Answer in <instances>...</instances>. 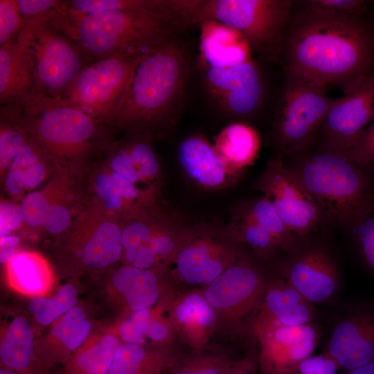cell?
I'll return each mask as SVG.
<instances>
[{"label": "cell", "mask_w": 374, "mask_h": 374, "mask_svg": "<svg viewBox=\"0 0 374 374\" xmlns=\"http://www.w3.org/2000/svg\"><path fill=\"white\" fill-rule=\"evenodd\" d=\"M373 39L359 17L306 6L292 15L283 50L286 70L325 85L368 75Z\"/></svg>", "instance_id": "1"}, {"label": "cell", "mask_w": 374, "mask_h": 374, "mask_svg": "<svg viewBox=\"0 0 374 374\" xmlns=\"http://www.w3.org/2000/svg\"><path fill=\"white\" fill-rule=\"evenodd\" d=\"M286 157L291 161L284 163L314 199L324 220L352 231L374 210V173L321 136L317 141L315 135Z\"/></svg>", "instance_id": "2"}, {"label": "cell", "mask_w": 374, "mask_h": 374, "mask_svg": "<svg viewBox=\"0 0 374 374\" xmlns=\"http://www.w3.org/2000/svg\"><path fill=\"white\" fill-rule=\"evenodd\" d=\"M187 65L186 48L175 37L145 54L107 125L110 134L116 130L151 134L172 117L183 96Z\"/></svg>", "instance_id": "3"}, {"label": "cell", "mask_w": 374, "mask_h": 374, "mask_svg": "<svg viewBox=\"0 0 374 374\" xmlns=\"http://www.w3.org/2000/svg\"><path fill=\"white\" fill-rule=\"evenodd\" d=\"M68 16L71 37L94 61L146 54L187 27L175 15L143 10L79 13L68 10Z\"/></svg>", "instance_id": "4"}, {"label": "cell", "mask_w": 374, "mask_h": 374, "mask_svg": "<svg viewBox=\"0 0 374 374\" xmlns=\"http://www.w3.org/2000/svg\"><path fill=\"white\" fill-rule=\"evenodd\" d=\"M16 103L23 125L53 160H82L109 139L106 125L64 98L28 95Z\"/></svg>", "instance_id": "5"}, {"label": "cell", "mask_w": 374, "mask_h": 374, "mask_svg": "<svg viewBox=\"0 0 374 374\" xmlns=\"http://www.w3.org/2000/svg\"><path fill=\"white\" fill-rule=\"evenodd\" d=\"M288 0H193L195 24L215 20L239 31L250 48L269 60L282 51L292 17Z\"/></svg>", "instance_id": "6"}, {"label": "cell", "mask_w": 374, "mask_h": 374, "mask_svg": "<svg viewBox=\"0 0 374 374\" xmlns=\"http://www.w3.org/2000/svg\"><path fill=\"white\" fill-rule=\"evenodd\" d=\"M325 84L286 70L276 121L277 143L285 156L305 147L319 130L335 98Z\"/></svg>", "instance_id": "7"}, {"label": "cell", "mask_w": 374, "mask_h": 374, "mask_svg": "<svg viewBox=\"0 0 374 374\" xmlns=\"http://www.w3.org/2000/svg\"><path fill=\"white\" fill-rule=\"evenodd\" d=\"M50 19L31 20L35 74L30 95L61 98L81 71L94 60Z\"/></svg>", "instance_id": "8"}, {"label": "cell", "mask_w": 374, "mask_h": 374, "mask_svg": "<svg viewBox=\"0 0 374 374\" xmlns=\"http://www.w3.org/2000/svg\"><path fill=\"white\" fill-rule=\"evenodd\" d=\"M144 55L93 61L81 71L62 98L107 126L123 103Z\"/></svg>", "instance_id": "9"}, {"label": "cell", "mask_w": 374, "mask_h": 374, "mask_svg": "<svg viewBox=\"0 0 374 374\" xmlns=\"http://www.w3.org/2000/svg\"><path fill=\"white\" fill-rule=\"evenodd\" d=\"M115 214L98 202L79 217L62 247L61 255L72 269L100 271L122 258L121 227Z\"/></svg>", "instance_id": "10"}, {"label": "cell", "mask_w": 374, "mask_h": 374, "mask_svg": "<svg viewBox=\"0 0 374 374\" xmlns=\"http://www.w3.org/2000/svg\"><path fill=\"white\" fill-rule=\"evenodd\" d=\"M252 330L260 346L261 374H290L312 355L319 340L310 323L284 325L261 309L253 320Z\"/></svg>", "instance_id": "11"}, {"label": "cell", "mask_w": 374, "mask_h": 374, "mask_svg": "<svg viewBox=\"0 0 374 374\" xmlns=\"http://www.w3.org/2000/svg\"><path fill=\"white\" fill-rule=\"evenodd\" d=\"M256 186L297 238L311 233L324 220L314 199L281 158L268 163Z\"/></svg>", "instance_id": "12"}, {"label": "cell", "mask_w": 374, "mask_h": 374, "mask_svg": "<svg viewBox=\"0 0 374 374\" xmlns=\"http://www.w3.org/2000/svg\"><path fill=\"white\" fill-rule=\"evenodd\" d=\"M319 129L331 146L348 151L359 134L374 121V76L360 75L342 85Z\"/></svg>", "instance_id": "13"}, {"label": "cell", "mask_w": 374, "mask_h": 374, "mask_svg": "<svg viewBox=\"0 0 374 374\" xmlns=\"http://www.w3.org/2000/svg\"><path fill=\"white\" fill-rule=\"evenodd\" d=\"M265 282L253 266L236 260L202 291L217 313L229 323L238 322L262 299Z\"/></svg>", "instance_id": "14"}, {"label": "cell", "mask_w": 374, "mask_h": 374, "mask_svg": "<svg viewBox=\"0 0 374 374\" xmlns=\"http://www.w3.org/2000/svg\"><path fill=\"white\" fill-rule=\"evenodd\" d=\"M238 260V252L216 238L203 235L181 244L171 262L181 283L207 286Z\"/></svg>", "instance_id": "15"}, {"label": "cell", "mask_w": 374, "mask_h": 374, "mask_svg": "<svg viewBox=\"0 0 374 374\" xmlns=\"http://www.w3.org/2000/svg\"><path fill=\"white\" fill-rule=\"evenodd\" d=\"M208 89L226 112L239 116L253 114L264 94L260 71L249 60L226 68H207Z\"/></svg>", "instance_id": "16"}, {"label": "cell", "mask_w": 374, "mask_h": 374, "mask_svg": "<svg viewBox=\"0 0 374 374\" xmlns=\"http://www.w3.org/2000/svg\"><path fill=\"white\" fill-rule=\"evenodd\" d=\"M325 353L346 371L374 360V307L359 308L340 322Z\"/></svg>", "instance_id": "17"}, {"label": "cell", "mask_w": 374, "mask_h": 374, "mask_svg": "<svg viewBox=\"0 0 374 374\" xmlns=\"http://www.w3.org/2000/svg\"><path fill=\"white\" fill-rule=\"evenodd\" d=\"M33 35L30 20L16 38L0 46L1 105L18 102L31 93L35 74Z\"/></svg>", "instance_id": "18"}, {"label": "cell", "mask_w": 374, "mask_h": 374, "mask_svg": "<svg viewBox=\"0 0 374 374\" xmlns=\"http://www.w3.org/2000/svg\"><path fill=\"white\" fill-rule=\"evenodd\" d=\"M91 323L84 310L75 306L56 321L47 334L35 339V351L43 366L50 372L65 364L91 335Z\"/></svg>", "instance_id": "19"}, {"label": "cell", "mask_w": 374, "mask_h": 374, "mask_svg": "<svg viewBox=\"0 0 374 374\" xmlns=\"http://www.w3.org/2000/svg\"><path fill=\"white\" fill-rule=\"evenodd\" d=\"M287 281L310 303L330 299L339 285L337 271L329 256L317 248L296 256L286 271Z\"/></svg>", "instance_id": "20"}, {"label": "cell", "mask_w": 374, "mask_h": 374, "mask_svg": "<svg viewBox=\"0 0 374 374\" xmlns=\"http://www.w3.org/2000/svg\"><path fill=\"white\" fill-rule=\"evenodd\" d=\"M167 310L175 334L193 348H202L218 321L203 292L195 290L175 299L170 296Z\"/></svg>", "instance_id": "21"}, {"label": "cell", "mask_w": 374, "mask_h": 374, "mask_svg": "<svg viewBox=\"0 0 374 374\" xmlns=\"http://www.w3.org/2000/svg\"><path fill=\"white\" fill-rule=\"evenodd\" d=\"M180 166L187 176L204 188H221L235 181L240 173L231 170L206 139L191 136L177 150Z\"/></svg>", "instance_id": "22"}, {"label": "cell", "mask_w": 374, "mask_h": 374, "mask_svg": "<svg viewBox=\"0 0 374 374\" xmlns=\"http://www.w3.org/2000/svg\"><path fill=\"white\" fill-rule=\"evenodd\" d=\"M199 24L200 55L207 68L231 67L251 60L250 46L239 31L215 20Z\"/></svg>", "instance_id": "23"}, {"label": "cell", "mask_w": 374, "mask_h": 374, "mask_svg": "<svg viewBox=\"0 0 374 374\" xmlns=\"http://www.w3.org/2000/svg\"><path fill=\"white\" fill-rule=\"evenodd\" d=\"M0 362L19 374H53L37 357L33 328L24 316L14 317L1 331Z\"/></svg>", "instance_id": "24"}, {"label": "cell", "mask_w": 374, "mask_h": 374, "mask_svg": "<svg viewBox=\"0 0 374 374\" xmlns=\"http://www.w3.org/2000/svg\"><path fill=\"white\" fill-rule=\"evenodd\" d=\"M6 276L13 291L31 298L46 296L55 280L48 261L33 251L19 250L6 264Z\"/></svg>", "instance_id": "25"}, {"label": "cell", "mask_w": 374, "mask_h": 374, "mask_svg": "<svg viewBox=\"0 0 374 374\" xmlns=\"http://www.w3.org/2000/svg\"><path fill=\"white\" fill-rule=\"evenodd\" d=\"M122 344L116 328L90 335L73 357L53 374H107Z\"/></svg>", "instance_id": "26"}, {"label": "cell", "mask_w": 374, "mask_h": 374, "mask_svg": "<svg viewBox=\"0 0 374 374\" xmlns=\"http://www.w3.org/2000/svg\"><path fill=\"white\" fill-rule=\"evenodd\" d=\"M110 284L127 312L152 308L160 296L158 278L150 269L124 265L114 271Z\"/></svg>", "instance_id": "27"}, {"label": "cell", "mask_w": 374, "mask_h": 374, "mask_svg": "<svg viewBox=\"0 0 374 374\" xmlns=\"http://www.w3.org/2000/svg\"><path fill=\"white\" fill-rule=\"evenodd\" d=\"M176 361L167 346L123 343L107 374H162Z\"/></svg>", "instance_id": "28"}, {"label": "cell", "mask_w": 374, "mask_h": 374, "mask_svg": "<svg viewBox=\"0 0 374 374\" xmlns=\"http://www.w3.org/2000/svg\"><path fill=\"white\" fill-rule=\"evenodd\" d=\"M260 309L278 322L287 326L310 323L314 310L286 280L277 279L265 290Z\"/></svg>", "instance_id": "29"}, {"label": "cell", "mask_w": 374, "mask_h": 374, "mask_svg": "<svg viewBox=\"0 0 374 374\" xmlns=\"http://www.w3.org/2000/svg\"><path fill=\"white\" fill-rule=\"evenodd\" d=\"M213 147L231 170L240 173L256 159L260 149V136L249 125L233 123L216 136Z\"/></svg>", "instance_id": "30"}, {"label": "cell", "mask_w": 374, "mask_h": 374, "mask_svg": "<svg viewBox=\"0 0 374 374\" xmlns=\"http://www.w3.org/2000/svg\"><path fill=\"white\" fill-rule=\"evenodd\" d=\"M68 10L79 13L109 10H143L184 16L180 0H72L67 1Z\"/></svg>", "instance_id": "31"}, {"label": "cell", "mask_w": 374, "mask_h": 374, "mask_svg": "<svg viewBox=\"0 0 374 374\" xmlns=\"http://www.w3.org/2000/svg\"><path fill=\"white\" fill-rule=\"evenodd\" d=\"M68 189L67 175L63 170H59L45 188L27 193L20 204L26 224L33 227L42 226L50 205Z\"/></svg>", "instance_id": "32"}, {"label": "cell", "mask_w": 374, "mask_h": 374, "mask_svg": "<svg viewBox=\"0 0 374 374\" xmlns=\"http://www.w3.org/2000/svg\"><path fill=\"white\" fill-rule=\"evenodd\" d=\"M78 292L71 283L62 285L51 297L31 298L28 310L40 326H48L76 306Z\"/></svg>", "instance_id": "33"}, {"label": "cell", "mask_w": 374, "mask_h": 374, "mask_svg": "<svg viewBox=\"0 0 374 374\" xmlns=\"http://www.w3.org/2000/svg\"><path fill=\"white\" fill-rule=\"evenodd\" d=\"M244 215L266 230L274 238L280 249L290 251L295 248L297 238L283 223L267 197L255 202Z\"/></svg>", "instance_id": "34"}, {"label": "cell", "mask_w": 374, "mask_h": 374, "mask_svg": "<svg viewBox=\"0 0 374 374\" xmlns=\"http://www.w3.org/2000/svg\"><path fill=\"white\" fill-rule=\"evenodd\" d=\"M237 240L249 245L259 256L269 257L280 249L274 238L262 227L245 215L235 226Z\"/></svg>", "instance_id": "35"}, {"label": "cell", "mask_w": 374, "mask_h": 374, "mask_svg": "<svg viewBox=\"0 0 374 374\" xmlns=\"http://www.w3.org/2000/svg\"><path fill=\"white\" fill-rule=\"evenodd\" d=\"M232 360L216 353L199 354L188 358L170 368V374H224Z\"/></svg>", "instance_id": "36"}, {"label": "cell", "mask_w": 374, "mask_h": 374, "mask_svg": "<svg viewBox=\"0 0 374 374\" xmlns=\"http://www.w3.org/2000/svg\"><path fill=\"white\" fill-rule=\"evenodd\" d=\"M152 315V308L127 312L116 328L121 341L146 345L147 332Z\"/></svg>", "instance_id": "37"}, {"label": "cell", "mask_w": 374, "mask_h": 374, "mask_svg": "<svg viewBox=\"0 0 374 374\" xmlns=\"http://www.w3.org/2000/svg\"><path fill=\"white\" fill-rule=\"evenodd\" d=\"M92 184L98 202L106 209L114 213L129 211L130 206L121 197L109 169L96 173Z\"/></svg>", "instance_id": "38"}, {"label": "cell", "mask_w": 374, "mask_h": 374, "mask_svg": "<svg viewBox=\"0 0 374 374\" xmlns=\"http://www.w3.org/2000/svg\"><path fill=\"white\" fill-rule=\"evenodd\" d=\"M26 24L18 0H0V46L16 38Z\"/></svg>", "instance_id": "39"}, {"label": "cell", "mask_w": 374, "mask_h": 374, "mask_svg": "<svg viewBox=\"0 0 374 374\" xmlns=\"http://www.w3.org/2000/svg\"><path fill=\"white\" fill-rule=\"evenodd\" d=\"M352 231L363 265L374 274V210Z\"/></svg>", "instance_id": "40"}, {"label": "cell", "mask_w": 374, "mask_h": 374, "mask_svg": "<svg viewBox=\"0 0 374 374\" xmlns=\"http://www.w3.org/2000/svg\"><path fill=\"white\" fill-rule=\"evenodd\" d=\"M346 153L354 162L374 173V121L359 134Z\"/></svg>", "instance_id": "41"}, {"label": "cell", "mask_w": 374, "mask_h": 374, "mask_svg": "<svg viewBox=\"0 0 374 374\" xmlns=\"http://www.w3.org/2000/svg\"><path fill=\"white\" fill-rule=\"evenodd\" d=\"M68 190L57 197L47 211L42 226L51 234L62 233L69 228L71 215L66 200Z\"/></svg>", "instance_id": "42"}, {"label": "cell", "mask_w": 374, "mask_h": 374, "mask_svg": "<svg viewBox=\"0 0 374 374\" xmlns=\"http://www.w3.org/2000/svg\"><path fill=\"white\" fill-rule=\"evenodd\" d=\"M18 6L24 20L51 18L67 6V1L18 0Z\"/></svg>", "instance_id": "43"}, {"label": "cell", "mask_w": 374, "mask_h": 374, "mask_svg": "<svg viewBox=\"0 0 374 374\" xmlns=\"http://www.w3.org/2000/svg\"><path fill=\"white\" fill-rule=\"evenodd\" d=\"M121 239L123 249L139 244H147L158 226L148 224L141 220H131L124 226H121Z\"/></svg>", "instance_id": "44"}, {"label": "cell", "mask_w": 374, "mask_h": 374, "mask_svg": "<svg viewBox=\"0 0 374 374\" xmlns=\"http://www.w3.org/2000/svg\"><path fill=\"white\" fill-rule=\"evenodd\" d=\"M147 245L151 248L160 260L171 262L181 243L170 231L158 227Z\"/></svg>", "instance_id": "45"}, {"label": "cell", "mask_w": 374, "mask_h": 374, "mask_svg": "<svg viewBox=\"0 0 374 374\" xmlns=\"http://www.w3.org/2000/svg\"><path fill=\"white\" fill-rule=\"evenodd\" d=\"M306 6L339 15L359 17L365 10L366 1L362 0H310Z\"/></svg>", "instance_id": "46"}, {"label": "cell", "mask_w": 374, "mask_h": 374, "mask_svg": "<svg viewBox=\"0 0 374 374\" xmlns=\"http://www.w3.org/2000/svg\"><path fill=\"white\" fill-rule=\"evenodd\" d=\"M122 257L125 265L139 269H150L159 265L160 260L151 249L145 244H139L123 251Z\"/></svg>", "instance_id": "47"}, {"label": "cell", "mask_w": 374, "mask_h": 374, "mask_svg": "<svg viewBox=\"0 0 374 374\" xmlns=\"http://www.w3.org/2000/svg\"><path fill=\"white\" fill-rule=\"evenodd\" d=\"M339 368L334 360L324 353L305 359L290 374H337Z\"/></svg>", "instance_id": "48"}, {"label": "cell", "mask_w": 374, "mask_h": 374, "mask_svg": "<svg viewBox=\"0 0 374 374\" xmlns=\"http://www.w3.org/2000/svg\"><path fill=\"white\" fill-rule=\"evenodd\" d=\"M24 222L20 206L8 201L0 204V237L10 235Z\"/></svg>", "instance_id": "49"}, {"label": "cell", "mask_w": 374, "mask_h": 374, "mask_svg": "<svg viewBox=\"0 0 374 374\" xmlns=\"http://www.w3.org/2000/svg\"><path fill=\"white\" fill-rule=\"evenodd\" d=\"M49 158L51 157L48 156L22 170L26 189L37 187L46 179L48 169L46 163Z\"/></svg>", "instance_id": "50"}, {"label": "cell", "mask_w": 374, "mask_h": 374, "mask_svg": "<svg viewBox=\"0 0 374 374\" xmlns=\"http://www.w3.org/2000/svg\"><path fill=\"white\" fill-rule=\"evenodd\" d=\"M110 173L121 197L130 206L134 200L141 197V191L139 190L135 184L116 175L112 170H110Z\"/></svg>", "instance_id": "51"}, {"label": "cell", "mask_w": 374, "mask_h": 374, "mask_svg": "<svg viewBox=\"0 0 374 374\" xmlns=\"http://www.w3.org/2000/svg\"><path fill=\"white\" fill-rule=\"evenodd\" d=\"M5 188L12 196H19L26 189L23 172L20 170L8 169L5 175Z\"/></svg>", "instance_id": "52"}, {"label": "cell", "mask_w": 374, "mask_h": 374, "mask_svg": "<svg viewBox=\"0 0 374 374\" xmlns=\"http://www.w3.org/2000/svg\"><path fill=\"white\" fill-rule=\"evenodd\" d=\"M20 238L14 235L0 237V262L7 264L18 252Z\"/></svg>", "instance_id": "53"}, {"label": "cell", "mask_w": 374, "mask_h": 374, "mask_svg": "<svg viewBox=\"0 0 374 374\" xmlns=\"http://www.w3.org/2000/svg\"><path fill=\"white\" fill-rule=\"evenodd\" d=\"M256 364L251 358L246 357L233 361L224 374H255Z\"/></svg>", "instance_id": "54"}, {"label": "cell", "mask_w": 374, "mask_h": 374, "mask_svg": "<svg viewBox=\"0 0 374 374\" xmlns=\"http://www.w3.org/2000/svg\"><path fill=\"white\" fill-rule=\"evenodd\" d=\"M346 374H374V360L354 369L347 371Z\"/></svg>", "instance_id": "55"}, {"label": "cell", "mask_w": 374, "mask_h": 374, "mask_svg": "<svg viewBox=\"0 0 374 374\" xmlns=\"http://www.w3.org/2000/svg\"><path fill=\"white\" fill-rule=\"evenodd\" d=\"M0 374H19V373L10 369L1 366Z\"/></svg>", "instance_id": "56"}, {"label": "cell", "mask_w": 374, "mask_h": 374, "mask_svg": "<svg viewBox=\"0 0 374 374\" xmlns=\"http://www.w3.org/2000/svg\"><path fill=\"white\" fill-rule=\"evenodd\" d=\"M188 9H189V0H188ZM190 12V11H189Z\"/></svg>", "instance_id": "57"}]
</instances>
